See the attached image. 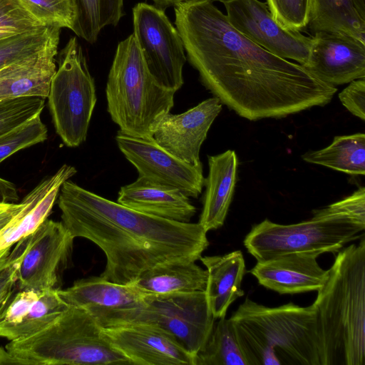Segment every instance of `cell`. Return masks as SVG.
<instances>
[{"instance_id":"1","label":"cell","mask_w":365,"mask_h":365,"mask_svg":"<svg viewBox=\"0 0 365 365\" xmlns=\"http://www.w3.org/2000/svg\"><path fill=\"white\" fill-rule=\"evenodd\" d=\"M174 11L187 59L202 83L242 118H284L325 106L337 91L247 38L212 1H186Z\"/></svg>"},{"instance_id":"2","label":"cell","mask_w":365,"mask_h":365,"mask_svg":"<svg viewBox=\"0 0 365 365\" xmlns=\"http://www.w3.org/2000/svg\"><path fill=\"white\" fill-rule=\"evenodd\" d=\"M62 223L71 235L96 244L106 255L103 279L129 284L145 271L163 263L197 261L207 248L199 223L147 215L86 190L70 180L58 195Z\"/></svg>"},{"instance_id":"3","label":"cell","mask_w":365,"mask_h":365,"mask_svg":"<svg viewBox=\"0 0 365 365\" xmlns=\"http://www.w3.org/2000/svg\"><path fill=\"white\" fill-rule=\"evenodd\" d=\"M312 304L321 365L365 364V239L338 252Z\"/></svg>"},{"instance_id":"4","label":"cell","mask_w":365,"mask_h":365,"mask_svg":"<svg viewBox=\"0 0 365 365\" xmlns=\"http://www.w3.org/2000/svg\"><path fill=\"white\" fill-rule=\"evenodd\" d=\"M230 319L247 365H321L316 310L246 298Z\"/></svg>"},{"instance_id":"5","label":"cell","mask_w":365,"mask_h":365,"mask_svg":"<svg viewBox=\"0 0 365 365\" xmlns=\"http://www.w3.org/2000/svg\"><path fill=\"white\" fill-rule=\"evenodd\" d=\"M10 364L128 365L87 309L70 306L52 322L5 346Z\"/></svg>"},{"instance_id":"6","label":"cell","mask_w":365,"mask_h":365,"mask_svg":"<svg viewBox=\"0 0 365 365\" xmlns=\"http://www.w3.org/2000/svg\"><path fill=\"white\" fill-rule=\"evenodd\" d=\"M175 93L161 86L150 73L133 34L118 43L106 95L107 110L119 130L153 138L158 123L174 106Z\"/></svg>"},{"instance_id":"7","label":"cell","mask_w":365,"mask_h":365,"mask_svg":"<svg viewBox=\"0 0 365 365\" xmlns=\"http://www.w3.org/2000/svg\"><path fill=\"white\" fill-rule=\"evenodd\" d=\"M87 310L103 328L132 324L157 328L194 357L204 346L215 321L205 291L148 294L130 305Z\"/></svg>"},{"instance_id":"8","label":"cell","mask_w":365,"mask_h":365,"mask_svg":"<svg viewBox=\"0 0 365 365\" xmlns=\"http://www.w3.org/2000/svg\"><path fill=\"white\" fill-rule=\"evenodd\" d=\"M364 229V224L346 215L313 212L312 219L292 225L265 219L252 226L243 243L257 261L296 252L320 255L338 252L360 238Z\"/></svg>"},{"instance_id":"9","label":"cell","mask_w":365,"mask_h":365,"mask_svg":"<svg viewBox=\"0 0 365 365\" xmlns=\"http://www.w3.org/2000/svg\"><path fill=\"white\" fill-rule=\"evenodd\" d=\"M47 98L57 134L66 146H79L87 137L96 94L94 79L76 36L69 38L59 53Z\"/></svg>"},{"instance_id":"10","label":"cell","mask_w":365,"mask_h":365,"mask_svg":"<svg viewBox=\"0 0 365 365\" xmlns=\"http://www.w3.org/2000/svg\"><path fill=\"white\" fill-rule=\"evenodd\" d=\"M133 35L150 73L163 87L176 92L187 61L183 42L165 10L147 3L133 8Z\"/></svg>"},{"instance_id":"11","label":"cell","mask_w":365,"mask_h":365,"mask_svg":"<svg viewBox=\"0 0 365 365\" xmlns=\"http://www.w3.org/2000/svg\"><path fill=\"white\" fill-rule=\"evenodd\" d=\"M73 240L62 222L48 218L24 237L16 282L19 290L60 289L62 274L71 258Z\"/></svg>"},{"instance_id":"12","label":"cell","mask_w":365,"mask_h":365,"mask_svg":"<svg viewBox=\"0 0 365 365\" xmlns=\"http://www.w3.org/2000/svg\"><path fill=\"white\" fill-rule=\"evenodd\" d=\"M230 24L254 43L284 59L304 66L312 39L282 26L266 2L259 0H222Z\"/></svg>"},{"instance_id":"13","label":"cell","mask_w":365,"mask_h":365,"mask_svg":"<svg viewBox=\"0 0 365 365\" xmlns=\"http://www.w3.org/2000/svg\"><path fill=\"white\" fill-rule=\"evenodd\" d=\"M117 145L125 158L136 168L140 177L175 187L189 197L197 198L205 178L202 165L182 162L162 148L153 138H142L118 130Z\"/></svg>"},{"instance_id":"14","label":"cell","mask_w":365,"mask_h":365,"mask_svg":"<svg viewBox=\"0 0 365 365\" xmlns=\"http://www.w3.org/2000/svg\"><path fill=\"white\" fill-rule=\"evenodd\" d=\"M222 108L213 96L180 114H165L158 123L153 138L165 150L187 164L199 166L201 145Z\"/></svg>"},{"instance_id":"15","label":"cell","mask_w":365,"mask_h":365,"mask_svg":"<svg viewBox=\"0 0 365 365\" xmlns=\"http://www.w3.org/2000/svg\"><path fill=\"white\" fill-rule=\"evenodd\" d=\"M314 34L304 68L334 86L365 78V43L343 33Z\"/></svg>"},{"instance_id":"16","label":"cell","mask_w":365,"mask_h":365,"mask_svg":"<svg viewBox=\"0 0 365 365\" xmlns=\"http://www.w3.org/2000/svg\"><path fill=\"white\" fill-rule=\"evenodd\" d=\"M110 343L135 365H194L195 357L173 338L141 324L103 328Z\"/></svg>"},{"instance_id":"17","label":"cell","mask_w":365,"mask_h":365,"mask_svg":"<svg viewBox=\"0 0 365 365\" xmlns=\"http://www.w3.org/2000/svg\"><path fill=\"white\" fill-rule=\"evenodd\" d=\"M58 289L19 290L0 305V337L9 341L33 334L68 307Z\"/></svg>"},{"instance_id":"18","label":"cell","mask_w":365,"mask_h":365,"mask_svg":"<svg viewBox=\"0 0 365 365\" xmlns=\"http://www.w3.org/2000/svg\"><path fill=\"white\" fill-rule=\"evenodd\" d=\"M318 256L296 252L257 261L250 273L259 284L282 294L317 292L328 277V270L317 261Z\"/></svg>"},{"instance_id":"19","label":"cell","mask_w":365,"mask_h":365,"mask_svg":"<svg viewBox=\"0 0 365 365\" xmlns=\"http://www.w3.org/2000/svg\"><path fill=\"white\" fill-rule=\"evenodd\" d=\"M59 38L38 53L0 69V101L22 97H48L56 71Z\"/></svg>"},{"instance_id":"20","label":"cell","mask_w":365,"mask_h":365,"mask_svg":"<svg viewBox=\"0 0 365 365\" xmlns=\"http://www.w3.org/2000/svg\"><path fill=\"white\" fill-rule=\"evenodd\" d=\"M117 202L147 215L180 222H190L196 213L190 197L178 189L140 176L120 188Z\"/></svg>"},{"instance_id":"21","label":"cell","mask_w":365,"mask_h":365,"mask_svg":"<svg viewBox=\"0 0 365 365\" xmlns=\"http://www.w3.org/2000/svg\"><path fill=\"white\" fill-rule=\"evenodd\" d=\"M238 160L234 150L208 156L209 171L199 223L207 232L221 227L235 192Z\"/></svg>"},{"instance_id":"22","label":"cell","mask_w":365,"mask_h":365,"mask_svg":"<svg viewBox=\"0 0 365 365\" xmlns=\"http://www.w3.org/2000/svg\"><path fill=\"white\" fill-rule=\"evenodd\" d=\"M207 280L205 293L215 319L225 317L228 307L244 295L241 283L245 274V262L241 251L224 255L201 257Z\"/></svg>"},{"instance_id":"23","label":"cell","mask_w":365,"mask_h":365,"mask_svg":"<svg viewBox=\"0 0 365 365\" xmlns=\"http://www.w3.org/2000/svg\"><path fill=\"white\" fill-rule=\"evenodd\" d=\"M58 293L67 304L86 309L130 305L148 294L133 284H120L101 276L76 280L66 289H58Z\"/></svg>"},{"instance_id":"24","label":"cell","mask_w":365,"mask_h":365,"mask_svg":"<svg viewBox=\"0 0 365 365\" xmlns=\"http://www.w3.org/2000/svg\"><path fill=\"white\" fill-rule=\"evenodd\" d=\"M195 262L182 259L158 264L143 272L131 284L153 294L205 291L207 272Z\"/></svg>"},{"instance_id":"25","label":"cell","mask_w":365,"mask_h":365,"mask_svg":"<svg viewBox=\"0 0 365 365\" xmlns=\"http://www.w3.org/2000/svg\"><path fill=\"white\" fill-rule=\"evenodd\" d=\"M309 163L349 174L365 175V134L339 135L327 148L302 155Z\"/></svg>"},{"instance_id":"26","label":"cell","mask_w":365,"mask_h":365,"mask_svg":"<svg viewBox=\"0 0 365 365\" xmlns=\"http://www.w3.org/2000/svg\"><path fill=\"white\" fill-rule=\"evenodd\" d=\"M307 26L312 33H343L365 43V20L351 0H311Z\"/></svg>"},{"instance_id":"27","label":"cell","mask_w":365,"mask_h":365,"mask_svg":"<svg viewBox=\"0 0 365 365\" xmlns=\"http://www.w3.org/2000/svg\"><path fill=\"white\" fill-rule=\"evenodd\" d=\"M75 11L71 31L89 43H95L107 26H115L125 15L123 0H73Z\"/></svg>"},{"instance_id":"28","label":"cell","mask_w":365,"mask_h":365,"mask_svg":"<svg viewBox=\"0 0 365 365\" xmlns=\"http://www.w3.org/2000/svg\"><path fill=\"white\" fill-rule=\"evenodd\" d=\"M217 319L194 365H247L230 318Z\"/></svg>"},{"instance_id":"29","label":"cell","mask_w":365,"mask_h":365,"mask_svg":"<svg viewBox=\"0 0 365 365\" xmlns=\"http://www.w3.org/2000/svg\"><path fill=\"white\" fill-rule=\"evenodd\" d=\"M61 29L43 26L0 39V69L34 55L59 38Z\"/></svg>"},{"instance_id":"30","label":"cell","mask_w":365,"mask_h":365,"mask_svg":"<svg viewBox=\"0 0 365 365\" xmlns=\"http://www.w3.org/2000/svg\"><path fill=\"white\" fill-rule=\"evenodd\" d=\"M47 139V128L37 115L0 135V163L14 153Z\"/></svg>"},{"instance_id":"31","label":"cell","mask_w":365,"mask_h":365,"mask_svg":"<svg viewBox=\"0 0 365 365\" xmlns=\"http://www.w3.org/2000/svg\"><path fill=\"white\" fill-rule=\"evenodd\" d=\"M43 26L72 29L75 11L73 0H19Z\"/></svg>"},{"instance_id":"32","label":"cell","mask_w":365,"mask_h":365,"mask_svg":"<svg viewBox=\"0 0 365 365\" xmlns=\"http://www.w3.org/2000/svg\"><path fill=\"white\" fill-rule=\"evenodd\" d=\"M43 26L19 0H0V39Z\"/></svg>"},{"instance_id":"33","label":"cell","mask_w":365,"mask_h":365,"mask_svg":"<svg viewBox=\"0 0 365 365\" xmlns=\"http://www.w3.org/2000/svg\"><path fill=\"white\" fill-rule=\"evenodd\" d=\"M45 99L22 97L0 101V135L41 113Z\"/></svg>"},{"instance_id":"34","label":"cell","mask_w":365,"mask_h":365,"mask_svg":"<svg viewBox=\"0 0 365 365\" xmlns=\"http://www.w3.org/2000/svg\"><path fill=\"white\" fill-rule=\"evenodd\" d=\"M274 19L284 28L302 31L309 22L311 0H267Z\"/></svg>"},{"instance_id":"35","label":"cell","mask_w":365,"mask_h":365,"mask_svg":"<svg viewBox=\"0 0 365 365\" xmlns=\"http://www.w3.org/2000/svg\"><path fill=\"white\" fill-rule=\"evenodd\" d=\"M313 212L344 215L365 225V188L361 187L351 195Z\"/></svg>"},{"instance_id":"36","label":"cell","mask_w":365,"mask_h":365,"mask_svg":"<svg viewBox=\"0 0 365 365\" xmlns=\"http://www.w3.org/2000/svg\"><path fill=\"white\" fill-rule=\"evenodd\" d=\"M343 106L354 115L365 120V79L360 78L349 83L339 94Z\"/></svg>"},{"instance_id":"37","label":"cell","mask_w":365,"mask_h":365,"mask_svg":"<svg viewBox=\"0 0 365 365\" xmlns=\"http://www.w3.org/2000/svg\"><path fill=\"white\" fill-rule=\"evenodd\" d=\"M15 245L16 246L11 250V262L0 272V305L12 295L13 288L17 282L18 269L24 247V238Z\"/></svg>"},{"instance_id":"38","label":"cell","mask_w":365,"mask_h":365,"mask_svg":"<svg viewBox=\"0 0 365 365\" xmlns=\"http://www.w3.org/2000/svg\"><path fill=\"white\" fill-rule=\"evenodd\" d=\"M24 205L22 200L17 206L0 217V232L11 222L13 217L21 210Z\"/></svg>"},{"instance_id":"39","label":"cell","mask_w":365,"mask_h":365,"mask_svg":"<svg viewBox=\"0 0 365 365\" xmlns=\"http://www.w3.org/2000/svg\"><path fill=\"white\" fill-rule=\"evenodd\" d=\"M12 260L11 247L0 248V272L5 269Z\"/></svg>"},{"instance_id":"40","label":"cell","mask_w":365,"mask_h":365,"mask_svg":"<svg viewBox=\"0 0 365 365\" xmlns=\"http://www.w3.org/2000/svg\"><path fill=\"white\" fill-rule=\"evenodd\" d=\"M155 6L161 8L163 10H165L168 7L175 6L176 4L186 1H192V0H152ZM210 1H220V0H207Z\"/></svg>"},{"instance_id":"41","label":"cell","mask_w":365,"mask_h":365,"mask_svg":"<svg viewBox=\"0 0 365 365\" xmlns=\"http://www.w3.org/2000/svg\"><path fill=\"white\" fill-rule=\"evenodd\" d=\"M353 6L359 16L365 20V0H351Z\"/></svg>"},{"instance_id":"42","label":"cell","mask_w":365,"mask_h":365,"mask_svg":"<svg viewBox=\"0 0 365 365\" xmlns=\"http://www.w3.org/2000/svg\"><path fill=\"white\" fill-rule=\"evenodd\" d=\"M18 203L15 202H0V217L16 207Z\"/></svg>"},{"instance_id":"43","label":"cell","mask_w":365,"mask_h":365,"mask_svg":"<svg viewBox=\"0 0 365 365\" xmlns=\"http://www.w3.org/2000/svg\"><path fill=\"white\" fill-rule=\"evenodd\" d=\"M1 364H10V359L5 348L0 346V365Z\"/></svg>"}]
</instances>
